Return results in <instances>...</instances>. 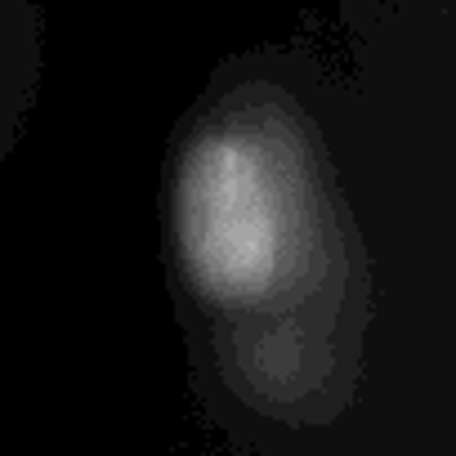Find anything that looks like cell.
<instances>
[{
	"label": "cell",
	"mask_w": 456,
	"mask_h": 456,
	"mask_svg": "<svg viewBox=\"0 0 456 456\" xmlns=\"http://www.w3.org/2000/svg\"><path fill=\"white\" fill-rule=\"evenodd\" d=\"M161 233L219 385L269 420H336L371 327V256L309 72L273 54L215 72L166 148Z\"/></svg>",
	"instance_id": "cell-1"
},
{
	"label": "cell",
	"mask_w": 456,
	"mask_h": 456,
	"mask_svg": "<svg viewBox=\"0 0 456 456\" xmlns=\"http://www.w3.org/2000/svg\"><path fill=\"white\" fill-rule=\"evenodd\" d=\"M41 0H0V166L19 148L41 90Z\"/></svg>",
	"instance_id": "cell-2"
}]
</instances>
